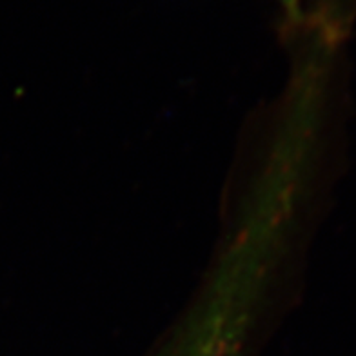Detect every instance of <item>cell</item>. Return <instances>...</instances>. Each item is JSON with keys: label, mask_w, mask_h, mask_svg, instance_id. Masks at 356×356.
<instances>
[]
</instances>
